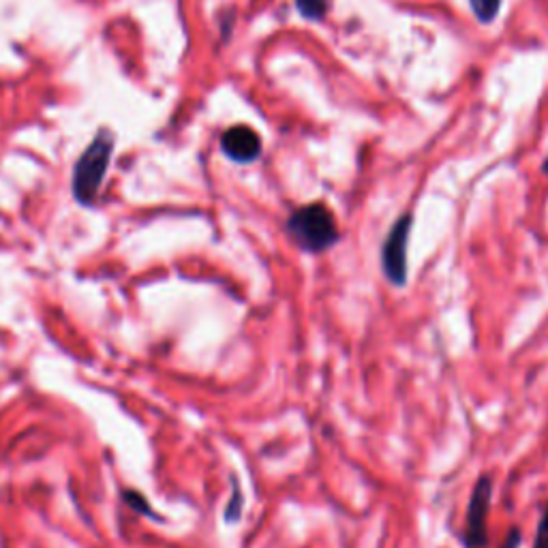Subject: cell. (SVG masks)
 <instances>
[{
  "instance_id": "1",
  "label": "cell",
  "mask_w": 548,
  "mask_h": 548,
  "mask_svg": "<svg viewBox=\"0 0 548 548\" xmlns=\"http://www.w3.org/2000/svg\"><path fill=\"white\" fill-rule=\"evenodd\" d=\"M287 234L307 253H324L339 242L337 219L326 204H309L298 208L287 219Z\"/></svg>"
},
{
  "instance_id": "2",
  "label": "cell",
  "mask_w": 548,
  "mask_h": 548,
  "mask_svg": "<svg viewBox=\"0 0 548 548\" xmlns=\"http://www.w3.org/2000/svg\"><path fill=\"white\" fill-rule=\"evenodd\" d=\"M114 150L110 133H99L97 140L86 148L82 159L75 165L73 174V195L82 204H90L101 187L105 170H108Z\"/></svg>"
},
{
  "instance_id": "3",
  "label": "cell",
  "mask_w": 548,
  "mask_h": 548,
  "mask_svg": "<svg viewBox=\"0 0 548 548\" xmlns=\"http://www.w3.org/2000/svg\"><path fill=\"white\" fill-rule=\"evenodd\" d=\"M493 501V478L484 474L474 484L469 497L463 544L465 548H486L489 544V512Z\"/></svg>"
},
{
  "instance_id": "4",
  "label": "cell",
  "mask_w": 548,
  "mask_h": 548,
  "mask_svg": "<svg viewBox=\"0 0 548 548\" xmlns=\"http://www.w3.org/2000/svg\"><path fill=\"white\" fill-rule=\"evenodd\" d=\"M411 225H414V217L401 215L390 227L386 240L382 242V270L384 277L394 287H405L409 277L407 266V253H409V236Z\"/></svg>"
},
{
  "instance_id": "5",
  "label": "cell",
  "mask_w": 548,
  "mask_h": 548,
  "mask_svg": "<svg viewBox=\"0 0 548 548\" xmlns=\"http://www.w3.org/2000/svg\"><path fill=\"white\" fill-rule=\"evenodd\" d=\"M221 148L236 163H251L262 152V140L251 127L238 125L227 129L221 137Z\"/></svg>"
},
{
  "instance_id": "6",
  "label": "cell",
  "mask_w": 548,
  "mask_h": 548,
  "mask_svg": "<svg viewBox=\"0 0 548 548\" xmlns=\"http://www.w3.org/2000/svg\"><path fill=\"white\" fill-rule=\"evenodd\" d=\"M471 5V11L476 13V18L484 24H489L497 18L499 13V7H501V0H469Z\"/></svg>"
},
{
  "instance_id": "7",
  "label": "cell",
  "mask_w": 548,
  "mask_h": 548,
  "mask_svg": "<svg viewBox=\"0 0 548 548\" xmlns=\"http://www.w3.org/2000/svg\"><path fill=\"white\" fill-rule=\"evenodd\" d=\"M296 5L307 20H322L330 7L328 0H296Z\"/></svg>"
},
{
  "instance_id": "8",
  "label": "cell",
  "mask_w": 548,
  "mask_h": 548,
  "mask_svg": "<svg viewBox=\"0 0 548 548\" xmlns=\"http://www.w3.org/2000/svg\"><path fill=\"white\" fill-rule=\"evenodd\" d=\"M534 548H548V504L542 510L540 523L536 529V540H534Z\"/></svg>"
},
{
  "instance_id": "9",
  "label": "cell",
  "mask_w": 548,
  "mask_h": 548,
  "mask_svg": "<svg viewBox=\"0 0 548 548\" xmlns=\"http://www.w3.org/2000/svg\"><path fill=\"white\" fill-rule=\"evenodd\" d=\"M242 506V493H240V489H238V484L234 486V501H230V508H227V512H225V519L227 521H238L240 519V508Z\"/></svg>"
},
{
  "instance_id": "10",
  "label": "cell",
  "mask_w": 548,
  "mask_h": 548,
  "mask_svg": "<svg viewBox=\"0 0 548 548\" xmlns=\"http://www.w3.org/2000/svg\"><path fill=\"white\" fill-rule=\"evenodd\" d=\"M521 540H523L521 529H519V527H512V529L508 531V534H506L504 542H501L499 548H519V546H521Z\"/></svg>"
},
{
  "instance_id": "11",
  "label": "cell",
  "mask_w": 548,
  "mask_h": 548,
  "mask_svg": "<svg viewBox=\"0 0 548 548\" xmlns=\"http://www.w3.org/2000/svg\"><path fill=\"white\" fill-rule=\"evenodd\" d=\"M125 499L129 501V504H131V508L133 510H140V512H144V514H148V516H152V512L146 508L148 504H146V501L142 499V495H135V493H125Z\"/></svg>"
},
{
  "instance_id": "12",
  "label": "cell",
  "mask_w": 548,
  "mask_h": 548,
  "mask_svg": "<svg viewBox=\"0 0 548 548\" xmlns=\"http://www.w3.org/2000/svg\"><path fill=\"white\" fill-rule=\"evenodd\" d=\"M542 172L548 176V157H546V161H544V165H542Z\"/></svg>"
}]
</instances>
